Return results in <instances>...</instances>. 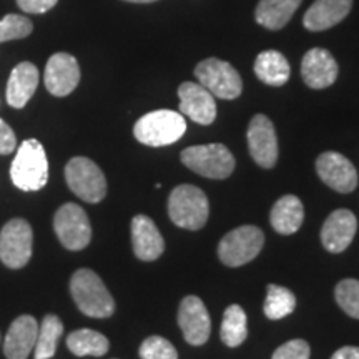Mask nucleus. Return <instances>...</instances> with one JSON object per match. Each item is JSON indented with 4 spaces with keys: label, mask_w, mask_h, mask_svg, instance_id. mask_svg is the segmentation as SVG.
<instances>
[{
    "label": "nucleus",
    "mask_w": 359,
    "mask_h": 359,
    "mask_svg": "<svg viewBox=\"0 0 359 359\" xmlns=\"http://www.w3.org/2000/svg\"><path fill=\"white\" fill-rule=\"evenodd\" d=\"M70 293L77 308L85 316L110 318L115 313V302L102 278L88 268H80L70 278Z\"/></svg>",
    "instance_id": "f257e3e1"
},
{
    "label": "nucleus",
    "mask_w": 359,
    "mask_h": 359,
    "mask_svg": "<svg viewBox=\"0 0 359 359\" xmlns=\"http://www.w3.org/2000/svg\"><path fill=\"white\" fill-rule=\"evenodd\" d=\"M11 178L24 191H39L48 182V160L42 143L35 138L22 142L11 165Z\"/></svg>",
    "instance_id": "f03ea898"
},
{
    "label": "nucleus",
    "mask_w": 359,
    "mask_h": 359,
    "mask_svg": "<svg viewBox=\"0 0 359 359\" xmlns=\"http://www.w3.org/2000/svg\"><path fill=\"white\" fill-rule=\"evenodd\" d=\"M187 132L182 114L173 110H155L143 115L133 127V135L147 147H167L178 142Z\"/></svg>",
    "instance_id": "7ed1b4c3"
},
{
    "label": "nucleus",
    "mask_w": 359,
    "mask_h": 359,
    "mask_svg": "<svg viewBox=\"0 0 359 359\" xmlns=\"http://www.w3.org/2000/svg\"><path fill=\"white\" fill-rule=\"evenodd\" d=\"M170 219L183 230H201L210 215L208 198L195 185H180L173 188L168 198Z\"/></svg>",
    "instance_id": "20e7f679"
},
{
    "label": "nucleus",
    "mask_w": 359,
    "mask_h": 359,
    "mask_svg": "<svg viewBox=\"0 0 359 359\" xmlns=\"http://www.w3.org/2000/svg\"><path fill=\"white\" fill-rule=\"evenodd\" d=\"M182 163L205 178L224 180L235 170V156L222 143L188 147L180 155Z\"/></svg>",
    "instance_id": "39448f33"
},
{
    "label": "nucleus",
    "mask_w": 359,
    "mask_h": 359,
    "mask_svg": "<svg viewBox=\"0 0 359 359\" xmlns=\"http://www.w3.org/2000/svg\"><path fill=\"white\" fill-rule=\"evenodd\" d=\"M67 185L80 200L98 203L107 195V178L100 167L85 156H75L65 167Z\"/></svg>",
    "instance_id": "423d86ee"
},
{
    "label": "nucleus",
    "mask_w": 359,
    "mask_h": 359,
    "mask_svg": "<svg viewBox=\"0 0 359 359\" xmlns=\"http://www.w3.org/2000/svg\"><path fill=\"white\" fill-rule=\"evenodd\" d=\"M264 245V235L258 226L245 224L235 228L219 241L218 257L230 268L243 266L258 257Z\"/></svg>",
    "instance_id": "0eeeda50"
},
{
    "label": "nucleus",
    "mask_w": 359,
    "mask_h": 359,
    "mask_svg": "<svg viewBox=\"0 0 359 359\" xmlns=\"http://www.w3.org/2000/svg\"><path fill=\"white\" fill-rule=\"evenodd\" d=\"M195 77L213 97L223 100H235L241 95L243 82L238 70L219 58H206L195 69Z\"/></svg>",
    "instance_id": "6e6552de"
},
{
    "label": "nucleus",
    "mask_w": 359,
    "mask_h": 359,
    "mask_svg": "<svg viewBox=\"0 0 359 359\" xmlns=\"http://www.w3.org/2000/svg\"><path fill=\"white\" fill-rule=\"evenodd\" d=\"M34 233L24 218H13L0 231V262L11 269H20L32 258Z\"/></svg>",
    "instance_id": "1a4fd4ad"
},
{
    "label": "nucleus",
    "mask_w": 359,
    "mask_h": 359,
    "mask_svg": "<svg viewBox=\"0 0 359 359\" xmlns=\"http://www.w3.org/2000/svg\"><path fill=\"white\" fill-rule=\"evenodd\" d=\"M53 230L60 243L70 251L87 248L92 240V224L82 206L65 203L57 210L53 217Z\"/></svg>",
    "instance_id": "9d476101"
},
{
    "label": "nucleus",
    "mask_w": 359,
    "mask_h": 359,
    "mask_svg": "<svg viewBox=\"0 0 359 359\" xmlns=\"http://www.w3.org/2000/svg\"><path fill=\"white\" fill-rule=\"evenodd\" d=\"M250 155L262 168H273L278 161V137L275 125L266 115H255L251 118L248 133Z\"/></svg>",
    "instance_id": "9b49d317"
},
{
    "label": "nucleus",
    "mask_w": 359,
    "mask_h": 359,
    "mask_svg": "<svg viewBox=\"0 0 359 359\" xmlns=\"http://www.w3.org/2000/svg\"><path fill=\"white\" fill-rule=\"evenodd\" d=\"M178 326L185 341L191 346H201L212 334V320L208 309L198 296H185L180 303Z\"/></svg>",
    "instance_id": "f8f14e48"
},
{
    "label": "nucleus",
    "mask_w": 359,
    "mask_h": 359,
    "mask_svg": "<svg viewBox=\"0 0 359 359\" xmlns=\"http://www.w3.org/2000/svg\"><path fill=\"white\" fill-rule=\"evenodd\" d=\"M43 82L53 97L70 95L80 82V65L77 58L65 52L53 53L45 67Z\"/></svg>",
    "instance_id": "ddd939ff"
},
{
    "label": "nucleus",
    "mask_w": 359,
    "mask_h": 359,
    "mask_svg": "<svg viewBox=\"0 0 359 359\" xmlns=\"http://www.w3.org/2000/svg\"><path fill=\"white\" fill-rule=\"evenodd\" d=\"M316 172L327 187L339 193H351L358 187L356 168L338 151H325L318 156Z\"/></svg>",
    "instance_id": "4468645a"
},
{
    "label": "nucleus",
    "mask_w": 359,
    "mask_h": 359,
    "mask_svg": "<svg viewBox=\"0 0 359 359\" xmlns=\"http://www.w3.org/2000/svg\"><path fill=\"white\" fill-rule=\"evenodd\" d=\"M180 111L193 122L210 125L217 118V102L205 87L195 82H185L178 88Z\"/></svg>",
    "instance_id": "2eb2a0df"
},
{
    "label": "nucleus",
    "mask_w": 359,
    "mask_h": 359,
    "mask_svg": "<svg viewBox=\"0 0 359 359\" xmlns=\"http://www.w3.org/2000/svg\"><path fill=\"white\" fill-rule=\"evenodd\" d=\"M358 230V219L349 210H336L321 228V243L330 253H343L351 245Z\"/></svg>",
    "instance_id": "dca6fc26"
},
{
    "label": "nucleus",
    "mask_w": 359,
    "mask_h": 359,
    "mask_svg": "<svg viewBox=\"0 0 359 359\" xmlns=\"http://www.w3.org/2000/svg\"><path fill=\"white\" fill-rule=\"evenodd\" d=\"M302 77L309 88H327L338 79V64L325 48H311L303 57Z\"/></svg>",
    "instance_id": "f3484780"
},
{
    "label": "nucleus",
    "mask_w": 359,
    "mask_h": 359,
    "mask_svg": "<svg viewBox=\"0 0 359 359\" xmlns=\"http://www.w3.org/2000/svg\"><path fill=\"white\" fill-rule=\"evenodd\" d=\"M132 245L135 257L142 262H155L165 251L163 236L150 217L137 215L132 219Z\"/></svg>",
    "instance_id": "a211bd4d"
},
{
    "label": "nucleus",
    "mask_w": 359,
    "mask_h": 359,
    "mask_svg": "<svg viewBox=\"0 0 359 359\" xmlns=\"http://www.w3.org/2000/svg\"><path fill=\"white\" fill-rule=\"evenodd\" d=\"M39 336V323L30 314L19 316L8 327L4 353L7 359H27L34 351Z\"/></svg>",
    "instance_id": "6ab92c4d"
},
{
    "label": "nucleus",
    "mask_w": 359,
    "mask_h": 359,
    "mask_svg": "<svg viewBox=\"0 0 359 359\" xmlns=\"http://www.w3.org/2000/svg\"><path fill=\"white\" fill-rule=\"evenodd\" d=\"M353 0H314L304 13L303 24L311 32H321L343 22L351 12Z\"/></svg>",
    "instance_id": "aec40b11"
},
{
    "label": "nucleus",
    "mask_w": 359,
    "mask_h": 359,
    "mask_svg": "<svg viewBox=\"0 0 359 359\" xmlns=\"http://www.w3.org/2000/svg\"><path fill=\"white\" fill-rule=\"evenodd\" d=\"M39 85V70L30 62L13 67L7 82V103L13 109H24L34 97Z\"/></svg>",
    "instance_id": "412c9836"
},
{
    "label": "nucleus",
    "mask_w": 359,
    "mask_h": 359,
    "mask_svg": "<svg viewBox=\"0 0 359 359\" xmlns=\"http://www.w3.org/2000/svg\"><path fill=\"white\" fill-rule=\"evenodd\" d=\"M304 208L302 200L294 195H285L276 201L269 213V223L280 235H293L302 228Z\"/></svg>",
    "instance_id": "4be33fe9"
},
{
    "label": "nucleus",
    "mask_w": 359,
    "mask_h": 359,
    "mask_svg": "<svg viewBox=\"0 0 359 359\" xmlns=\"http://www.w3.org/2000/svg\"><path fill=\"white\" fill-rule=\"evenodd\" d=\"M302 2L303 0H259L255 20L269 30H280L291 20Z\"/></svg>",
    "instance_id": "5701e85b"
},
{
    "label": "nucleus",
    "mask_w": 359,
    "mask_h": 359,
    "mask_svg": "<svg viewBox=\"0 0 359 359\" xmlns=\"http://www.w3.org/2000/svg\"><path fill=\"white\" fill-rule=\"evenodd\" d=\"M255 74L263 83L281 87L290 80L291 69L283 53L278 50H264L255 60Z\"/></svg>",
    "instance_id": "b1692460"
},
{
    "label": "nucleus",
    "mask_w": 359,
    "mask_h": 359,
    "mask_svg": "<svg viewBox=\"0 0 359 359\" xmlns=\"http://www.w3.org/2000/svg\"><path fill=\"white\" fill-rule=\"evenodd\" d=\"M67 348L75 356H95L100 358L109 353L110 343L102 333L93 330H77L69 334L67 338Z\"/></svg>",
    "instance_id": "393cba45"
},
{
    "label": "nucleus",
    "mask_w": 359,
    "mask_h": 359,
    "mask_svg": "<svg viewBox=\"0 0 359 359\" xmlns=\"http://www.w3.org/2000/svg\"><path fill=\"white\" fill-rule=\"evenodd\" d=\"M64 334V323L55 314H47L40 325L37 343L34 348L35 359H50L55 356L58 339Z\"/></svg>",
    "instance_id": "a878e982"
},
{
    "label": "nucleus",
    "mask_w": 359,
    "mask_h": 359,
    "mask_svg": "<svg viewBox=\"0 0 359 359\" xmlns=\"http://www.w3.org/2000/svg\"><path fill=\"white\" fill-rule=\"evenodd\" d=\"M246 336H248V327H246L245 309L240 304H231L224 309L219 338L228 348H238L245 343Z\"/></svg>",
    "instance_id": "bb28decb"
},
{
    "label": "nucleus",
    "mask_w": 359,
    "mask_h": 359,
    "mask_svg": "<svg viewBox=\"0 0 359 359\" xmlns=\"http://www.w3.org/2000/svg\"><path fill=\"white\" fill-rule=\"evenodd\" d=\"M296 296L293 291L285 288V286L268 285V296L264 299V316L268 320L278 321L283 320L294 311Z\"/></svg>",
    "instance_id": "cd10ccee"
},
{
    "label": "nucleus",
    "mask_w": 359,
    "mask_h": 359,
    "mask_svg": "<svg viewBox=\"0 0 359 359\" xmlns=\"http://www.w3.org/2000/svg\"><path fill=\"white\" fill-rule=\"evenodd\" d=\"M336 303L348 316L359 320V281L358 280H343L338 283L334 290Z\"/></svg>",
    "instance_id": "c85d7f7f"
},
{
    "label": "nucleus",
    "mask_w": 359,
    "mask_h": 359,
    "mask_svg": "<svg viewBox=\"0 0 359 359\" xmlns=\"http://www.w3.org/2000/svg\"><path fill=\"white\" fill-rule=\"evenodd\" d=\"M34 30L32 20L25 15L7 13L6 19L0 20V43L8 40H20L29 37Z\"/></svg>",
    "instance_id": "c756f323"
},
{
    "label": "nucleus",
    "mask_w": 359,
    "mask_h": 359,
    "mask_svg": "<svg viewBox=\"0 0 359 359\" xmlns=\"http://www.w3.org/2000/svg\"><path fill=\"white\" fill-rule=\"evenodd\" d=\"M140 359H178L177 349L168 339L161 336H150L138 349Z\"/></svg>",
    "instance_id": "7c9ffc66"
},
{
    "label": "nucleus",
    "mask_w": 359,
    "mask_h": 359,
    "mask_svg": "<svg viewBox=\"0 0 359 359\" xmlns=\"http://www.w3.org/2000/svg\"><path fill=\"white\" fill-rule=\"evenodd\" d=\"M311 349L304 339H291L273 353L271 359H309Z\"/></svg>",
    "instance_id": "2f4dec72"
},
{
    "label": "nucleus",
    "mask_w": 359,
    "mask_h": 359,
    "mask_svg": "<svg viewBox=\"0 0 359 359\" xmlns=\"http://www.w3.org/2000/svg\"><path fill=\"white\" fill-rule=\"evenodd\" d=\"M15 2L25 13H45L55 7L58 0H15Z\"/></svg>",
    "instance_id": "473e14b6"
},
{
    "label": "nucleus",
    "mask_w": 359,
    "mask_h": 359,
    "mask_svg": "<svg viewBox=\"0 0 359 359\" xmlns=\"http://www.w3.org/2000/svg\"><path fill=\"white\" fill-rule=\"evenodd\" d=\"M17 140L13 130L0 118V155H8L15 150Z\"/></svg>",
    "instance_id": "72a5a7b5"
},
{
    "label": "nucleus",
    "mask_w": 359,
    "mask_h": 359,
    "mask_svg": "<svg viewBox=\"0 0 359 359\" xmlns=\"http://www.w3.org/2000/svg\"><path fill=\"white\" fill-rule=\"evenodd\" d=\"M331 359H359V348L344 346L336 351Z\"/></svg>",
    "instance_id": "f704fd0d"
},
{
    "label": "nucleus",
    "mask_w": 359,
    "mask_h": 359,
    "mask_svg": "<svg viewBox=\"0 0 359 359\" xmlns=\"http://www.w3.org/2000/svg\"><path fill=\"white\" fill-rule=\"evenodd\" d=\"M125 2H133V4H151V2H156V0H125Z\"/></svg>",
    "instance_id": "c9c22d12"
}]
</instances>
